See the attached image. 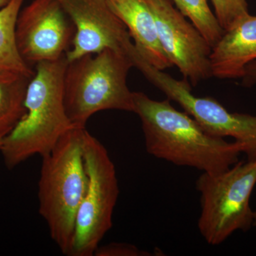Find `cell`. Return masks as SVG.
<instances>
[{
  "mask_svg": "<svg viewBox=\"0 0 256 256\" xmlns=\"http://www.w3.org/2000/svg\"><path fill=\"white\" fill-rule=\"evenodd\" d=\"M74 24L72 47L68 62L88 54L111 50L127 55L133 63L138 50L127 28L107 0H58Z\"/></svg>",
  "mask_w": 256,
  "mask_h": 256,
  "instance_id": "cell-8",
  "label": "cell"
},
{
  "mask_svg": "<svg viewBox=\"0 0 256 256\" xmlns=\"http://www.w3.org/2000/svg\"><path fill=\"white\" fill-rule=\"evenodd\" d=\"M32 77L0 73V134L6 136L24 114L25 96Z\"/></svg>",
  "mask_w": 256,
  "mask_h": 256,
  "instance_id": "cell-14",
  "label": "cell"
},
{
  "mask_svg": "<svg viewBox=\"0 0 256 256\" xmlns=\"http://www.w3.org/2000/svg\"><path fill=\"white\" fill-rule=\"evenodd\" d=\"M107 2L124 24L136 48L148 63L162 70L173 66L160 44L156 20L146 0Z\"/></svg>",
  "mask_w": 256,
  "mask_h": 256,
  "instance_id": "cell-12",
  "label": "cell"
},
{
  "mask_svg": "<svg viewBox=\"0 0 256 256\" xmlns=\"http://www.w3.org/2000/svg\"><path fill=\"white\" fill-rule=\"evenodd\" d=\"M215 15L225 31L232 28L242 16L248 14L246 0H210Z\"/></svg>",
  "mask_w": 256,
  "mask_h": 256,
  "instance_id": "cell-16",
  "label": "cell"
},
{
  "mask_svg": "<svg viewBox=\"0 0 256 256\" xmlns=\"http://www.w3.org/2000/svg\"><path fill=\"white\" fill-rule=\"evenodd\" d=\"M9 1L10 0H0V9L8 4V3L9 2Z\"/></svg>",
  "mask_w": 256,
  "mask_h": 256,
  "instance_id": "cell-19",
  "label": "cell"
},
{
  "mask_svg": "<svg viewBox=\"0 0 256 256\" xmlns=\"http://www.w3.org/2000/svg\"><path fill=\"white\" fill-rule=\"evenodd\" d=\"M242 85L250 87L256 84V60L248 64L242 77Z\"/></svg>",
  "mask_w": 256,
  "mask_h": 256,
  "instance_id": "cell-18",
  "label": "cell"
},
{
  "mask_svg": "<svg viewBox=\"0 0 256 256\" xmlns=\"http://www.w3.org/2000/svg\"><path fill=\"white\" fill-rule=\"evenodd\" d=\"M176 9L190 18L206 38L212 48L220 42L225 30L220 26L215 14L212 12L208 0H172Z\"/></svg>",
  "mask_w": 256,
  "mask_h": 256,
  "instance_id": "cell-15",
  "label": "cell"
},
{
  "mask_svg": "<svg viewBox=\"0 0 256 256\" xmlns=\"http://www.w3.org/2000/svg\"><path fill=\"white\" fill-rule=\"evenodd\" d=\"M134 112L140 119L146 150L158 159L203 172H223L238 162L242 143L215 137L186 112L176 110L169 98L152 100L133 92Z\"/></svg>",
  "mask_w": 256,
  "mask_h": 256,
  "instance_id": "cell-1",
  "label": "cell"
},
{
  "mask_svg": "<svg viewBox=\"0 0 256 256\" xmlns=\"http://www.w3.org/2000/svg\"><path fill=\"white\" fill-rule=\"evenodd\" d=\"M84 158L88 185L76 216L70 256H94L112 227L120 193L116 168L108 152L86 130Z\"/></svg>",
  "mask_w": 256,
  "mask_h": 256,
  "instance_id": "cell-6",
  "label": "cell"
},
{
  "mask_svg": "<svg viewBox=\"0 0 256 256\" xmlns=\"http://www.w3.org/2000/svg\"><path fill=\"white\" fill-rule=\"evenodd\" d=\"M254 226L256 228V210L254 212Z\"/></svg>",
  "mask_w": 256,
  "mask_h": 256,
  "instance_id": "cell-21",
  "label": "cell"
},
{
  "mask_svg": "<svg viewBox=\"0 0 256 256\" xmlns=\"http://www.w3.org/2000/svg\"><path fill=\"white\" fill-rule=\"evenodd\" d=\"M85 132L86 128H72L42 156L38 212L48 226L50 238L66 256L72 252L76 216L87 188Z\"/></svg>",
  "mask_w": 256,
  "mask_h": 256,
  "instance_id": "cell-3",
  "label": "cell"
},
{
  "mask_svg": "<svg viewBox=\"0 0 256 256\" xmlns=\"http://www.w3.org/2000/svg\"><path fill=\"white\" fill-rule=\"evenodd\" d=\"M156 20L163 50L195 86L213 76L210 56L212 48L206 38L174 6L172 0H146Z\"/></svg>",
  "mask_w": 256,
  "mask_h": 256,
  "instance_id": "cell-10",
  "label": "cell"
},
{
  "mask_svg": "<svg viewBox=\"0 0 256 256\" xmlns=\"http://www.w3.org/2000/svg\"><path fill=\"white\" fill-rule=\"evenodd\" d=\"M256 184V160L236 163L223 172H203L196 181L201 194L198 228L207 244H222L254 226L250 198Z\"/></svg>",
  "mask_w": 256,
  "mask_h": 256,
  "instance_id": "cell-5",
  "label": "cell"
},
{
  "mask_svg": "<svg viewBox=\"0 0 256 256\" xmlns=\"http://www.w3.org/2000/svg\"><path fill=\"white\" fill-rule=\"evenodd\" d=\"M4 134H0V150H1L2 146L3 140H4V138L5 137Z\"/></svg>",
  "mask_w": 256,
  "mask_h": 256,
  "instance_id": "cell-20",
  "label": "cell"
},
{
  "mask_svg": "<svg viewBox=\"0 0 256 256\" xmlns=\"http://www.w3.org/2000/svg\"><path fill=\"white\" fill-rule=\"evenodd\" d=\"M150 252L140 250L136 246L127 242H110L96 249V256H146Z\"/></svg>",
  "mask_w": 256,
  "mask_h": 256,
  "instance_id": "cell-17",
  "label": "cell"
},
{
  "mask_svg": "<svg viewBox=\"0 0 256 256\" xmlns=\"http://www.w3.org/2000/svg\"><path fill=\"white\" fill-rule=\"evenodd\" d=\"M26 0H10L0 9V73L13 72L32 77L34 72L23 60L16 45V20Z\"/></svg>",
  "mask_w": 256,
  "mask_h": 256,
  "instance_id": "cell-13",
  "label": "cell"
},
{
  "mask_svg": "<svg viewBox=\"0 0 256 256\" xmlns=\"http://www.w3.org/2000/svg\"><path fill=\"white\" fill-rule=\"evenodd\" d=\"M74 32V24L58 0H33L20 11L15 36L20 55L30 65L66 56Z\"/></svg>",
  "mask_w": 256,
  "mask_h": 256,
  "instance_id": "cell-9",
  "label": "cell"
},
{
  "mask_svg": "<svg viewBox=\"0 0 256 256\" xmlns=\"http://www.w3.org/2000/svg\"><path fill=\"white\" fill-rule=\"evenodd\" d=\"M210 60L213 76L242 78L248 64L256 60V16L246 15L225 31Z\"/></svg>",
  "mask_w": 256,
  "mask_h": 256,
  "instance_id": "cell-11",
  "label": "cell"
},
{
  "mask_svg": "<svg viewBox=\"0 0 256 256\" xmlns=\"http://www.w3.org/2000/svg\"><path fill=\"white\" fill-rule=\"evenodd\" d=\"M136 68L170 100L178 102L204 130L215 137L233 138L245 148L248 160H256V116L230 112L210 97H196L190 82L178 80L141 57Z\"/></svg>",
  "mask_w": 256,
  "mask_h": 256,
  "instance_id": "cell-7",
  "label": "cell"
},
{
  "mask_svg": "<svg viewBox=\"0 0 256 256\" xmlns=\"http://www.w3.org/2000/svg\"><path fill=\"white\" fill-rule=\"evenodd\" d=\"M134 67L127 55L106 50L68 62L64 75V102L76 128H85L96 112L117 110L134 112L128 72Z\"/></svg>",
  "mask_w": 256,
  "mask_h": 256,
  "instance_id": "cell-4",
  "label": "cell"
},
{
  "mask_svg": "<svg viewBox=\"0 0 256 256\" xmlns=\"http://www.w3.org/2000/svg\"><path fill=\"white\" fill-rule=\"evenodd\" d=\"M67 65L66 56L36 64L25 96V114L5 136L0 150L8 169L36 154L45 156L74 127L64 102Z\"/></svg>",
  "mask_w": 256,
  "mask_h": 256,
  "instance_id": "cell-2",
  "label": "cell"
}]
</instances>
